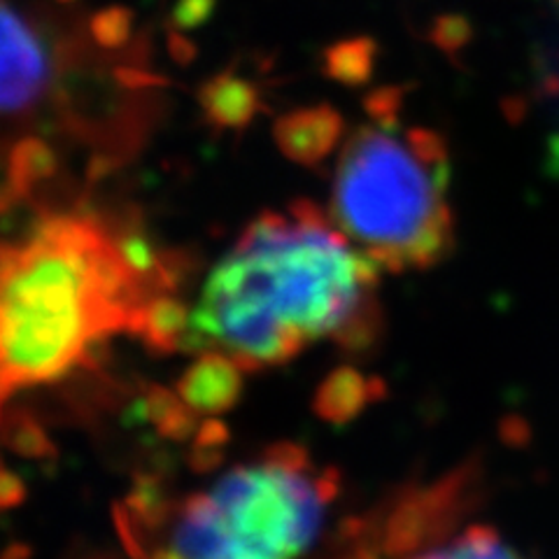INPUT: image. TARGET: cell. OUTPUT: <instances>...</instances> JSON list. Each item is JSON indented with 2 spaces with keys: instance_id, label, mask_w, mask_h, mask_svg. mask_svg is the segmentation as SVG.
<instances>
[{
  "instance_id": "7",
  "label": "cell",
  "mask_w": 559,
  "mask_h": 559,
  "mask_svg": "<svg viewBox=\"0 0 559 559\" xmlns=\"http://www.w3.org/2000/svg\"><path fill=\"white\" fill-rule=\"evenodd\" d=\"M401 559H530L497 527L457 520L445 532Z\"/></svg>"
},
{
  "instance_id": "1",
  "label": "cell",
  "mask_w": 559,
  "mask_h": 559,
  "mask_svg": "<svg viewBox=\"0 0 559 559\" xmlns=\"http://www.w3.org/2000/svg\"><path fill=\"white\" fill-rule=\"evenodd\" d=\"M380 269L318 205L259 215L210 271L189 353L217 347L245 371L280 366L322 338L349 353L380 331Z\"/></svg>"
},
{
  "instance_id": "8",
  "label": "cell",
  "mask_w": 559,
  "mask_h": 559,
  "mask_svg": "<svg viewBox=\"0 0 559 559\" xmlns=\"http://www.w3.org/2000/svg\"><path fill=\"white\" fill-rule=\"evenodd\" d=\"M343 133V121L334 110L299 112L277 124V145L289 159L304 166L324 162Z\"/></svg>"
},
{
  "instance_id": "13",
  "label": "cell",
  "mask_w": 559,
  "mask_h": 559,
  "mask_svg": "<svg viewBox=\"0 0 559 559\" xmlns=\"http://www.w3.org/2000/svg\"><path fill=\"white\" fill-rule=\"evenodd\" d=\"M229 441V429L217 419H210L194 433V445H191L189 462L194 471H210L224 460V448Z\"/></svg>"
},
{
  "instance_id": "12",
  "label": "cell",
  "mask_w": 559,
  "mask_h": 559,
  "mask_svg": "<svg viewBox=\"0 0 559 559\" xmlns=\"http://www.w3.org/2000/svg\"><path fill=\"white\" fill-rule=\"evenodd\" d=\"M3 439L12 452L22 454L26 460H47L57 454L55 443L49 441V436L38 425V419L24 411L5 417Z\"/></svg>"
},
{
  "instance_id": "16",
  "label": "cell",
  "mask_w": 559,
  "mask_h": 559,
  "mask_svg": "<svg viewBox=\"0 0 559 559\" xmlns=\"http://www.w3.org/2000/svg\"><path fill=\"white\" fill-rule=\"evenodd\" d=\"M147 559H185V557H180V555L175 552L173 548H170V550H166V548H156Z\"/></svg>"
},
{
  "instance_id": "9",
  "label": "cell",
  "mask_w": 559,
  "mask_h": 559,
  "mask_svg": "<svg viewBox=\"0 0 559 559\" xmlns=\"http://www.w3.org/2000/svg\"><path fill=\"white\" fill-rule=\"evenodd\" d=\"M382 392L384 388L376 378H366L357 369L341 366L320 382L312 399V411L329 425H347Z\"/></svg>"
},
{
  "instance_id": "14",
  "label": "cell",
  "mask_w": 559,
  "mask_h": 559,
  "mask_svg": "<svg viewBox=\"0 0 559 559\" xmlns=\"http://www.w3.org/2000/svg\"><path fill=\"white\" fill-rule=\"evenodd\" d=\"M26 499V485L24 480L12 474L10 468L0 466V511H12L22 506Z\"/></svg>"
},
{
  "instance_id": "4",
  "label": "cell",
  "mask_w": 559,
  "mask_h": 559,
  "mask_svg": "<svg viewBox=\"0 0 559 559\" xmlns=\"http://www.w3.org/2000/svg\"><path fill=\"white\" fill-rule=\"evenodd\" d=\"M401 96L369 100L371 121L343 140L331 189V222L380 271H427L454 248L445 140L401 127Z\"/></svg>"
},
{
  "instance_id": "2",
  "label": "cell",
  "mask_w": 559,
  "mask_h": 559,
  "mask_svg": "<svg viewBox=\"0 0 559 559\" xmlns=\"http://www.w3.org/2000/svg\"><path fill=\"white\" fill-rule=\"evenodd\" d=\"M164 94L127 8L0 0V121L22 138L73 145L110 168L143 147Z\"/></svg>"
},
{
  "instance_id": "10",
  "label": "cell",
  "mask_w": 559,
  "mask_h": 559,
  "mask_svg": "<svg viewBox=\"0 0 559 559\" xmlns=\"http://www.w3.org/2000/svg\"><path fill=\"white\" fill-rule=\"evenodd\" d=\"M138 338L159 355L185 353L191 341V310L170 294H159L145 306Z\"/></svg>"
},
{
  "instance_id": "3",
  "label": "cell",
  "mask_w": 559,
  "mask_h": 559,
  "mask_svg": "<svg viewBox=\"0 0 559 559\" xmlns=\"http://www.w3.org/2000/svg\"><path fill=\"white\" fill-rule=\"evenodd\" d=\"M170 285L147 242L96 215H45L0 245V419L14 392L75 371L105 338L138 336L145 306Z\"/></svg>"
},
{
  "instance_id": "11",
  "label": "cell",
  "mask_w": 559,
  "mask_h": 559,
  "mask_svg": "<svg viewBox=\"0 0 559 559\" xmlns=\"http://www.w3.org/2000/svg\"><path fill=\"white\" fill-rule=\"evenodd\" d=\"M138 413L156 433L170 441L194 439L197 413L191 411L178 392H170L159 384H152L140 396Z\"/></svg>"
},
{
  "instance_id": "6",
  "label": "cell",
  "mask_w": 559,
  "mask_h": 559,
  "mask_svg": "<svg viewBox=\"0 0 559 559\" xmlns=\"http://www.w3.org/2000/svg\"><path fill=\"white\" fill-rule=\"evenodd\" d=\"M242 366L222 349L201 353L178 380V392L197 415H222L242 396Z\"/></svg>"
},
{
  "instance_id": "5",
  "label": "cell",
  "mask_w": 559,
  "mask_h": 559,
  "mask_svg": "<svg viewBox=\"0 0 559 559\" xmlns=\"http://www.w3.org/2000/svg\"><path fill=\"white\" fill-rule=\"evenodd\" d=\"M341 480L306 448L280 443L191 495L178 511L170 548L185 559H299L320 534Z\"/></svg>"
},
{
  "instance_id": "15",
  "label": "cell",
  "mask_w": 559,
  "mask_h": 559,
  "mask_svg": "<svg viewBox=\"0 0 559 559\" xmlns=\"http://www.w3.org/2000/svg\"><path fill=\"white\" fill-rule=\"evenodd\" d=\"M468 35V24L464 20H448L441 24V28L436 31V40H439L445 49H454L466 43Z\"/></svg>"
}]
</instances>
